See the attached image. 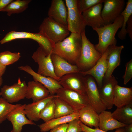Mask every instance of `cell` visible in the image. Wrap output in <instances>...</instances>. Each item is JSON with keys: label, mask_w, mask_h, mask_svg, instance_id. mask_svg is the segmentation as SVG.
Returning <instances> with one entry per match:
<instances>
[{"label": "cell", "mask_w": 132, "mask_h": 132, "mask_svg": "<svg viewBox=\"0 0 132 132\" xmlns=\"http://www.w3.org/2000/svg\"><path fill=\"white\" fill-rule=\"evenodd\" d=\"M29 39L37 42L47 55L52 53L55 43L43 33L39 32L37 33L23 31H12L8 33L0 41L1 44L16 39Z\"/></svg>", "instance_id": "cell-4"}, {"label": "cell", "mask_w": 132, "mask_h": 132, "mask_svg": "<svg viewBox=\"0 0 132 132\" xmlns=\"http://www.w3.org/2000/svg\"><path fill=\"white\" fill-rule=\"evenodd\" d=\"M101 12L105 25L113 23L124 9V0H105Z\"/></svg>", "instance_id": "cell-11"}, {"label": "cell", "mask_w": 132, "mask_h": 132, "mask_svg": "<svg viewBox=\"0 0 132 132\" xmlns=\"http://www.w3.org/2000/svg\"><path fill=\"white\" fill-rule=\"evenodd\" d=\"M105 0H77L78 8L82 13L94 6L104 2Z\"/></svg>", "instance_id": "cell-34"}, {"label": "cell", "mask_w": 132, "mask_h": 132, "mask_svg": "<svg viewBox=\"0 0 132 132\" xmlns=\"http://www.w3.org/2000/svg\"><path fill=\"white\" fill-rule=\"evenodd\" d=\"M127 27L126 31L127 33L130 38L131 40L132 41V15L130 16L127 22Z\"/></svg>", "instance_id": "cell-39"}, {"label": "cell", "mask_w": 132, "mask_h": 132, "mask_svg": "<svg viewBox=\"0 0 132 132\" xmlns=\"http://www.w3.org/2000/svg\"><path fill=\"white\" fill-rule=\"evenodd\" d=\"M68 11L67 26L71 33H81L86 26L82 13L78 8L77 0H65Z\"/></svg>", "instance_id": "cell-6"}, {"label": "cell", "mask_w": 132, "mask_h": 132, "mask_svg": "<svg viewBox=\"0 0 132 132\" xmlns=\"http://www.w3.org/2000/svg\"><path fill=\"white\" fill-rule=\"evenodd\" d=\"M39 30V32L55 43L66 38L70 32L67 26L58 23L48 17L44 19Z\"/></svg>", "instance_id": "cell-5"}, {"label": "cell", "mask_w": 132, "mask_h": 132, "mask_svg": "<svg viewBox=\"0 0 132 132\" xmlns=\"http://www.w3.org/2000/svg\"><path fill=\"white\" fill-rule=\"evenodd\" d=\"M27 84L19 78L18 82L12 85H5L1 88V96L10 103L17 102L25 98Z\"/></svg>", "instance_id": "cell-10"}, {"label": "cell", "mask_w": 132, "mask_h": 132, "mask_svg": "<svg viewBox=\"0 0 132 132\" xmlns=\"http://www.w3.org/2000/svg\"><path fill=\"white\" fill-rule=\"evenodd\" d=\"M21 57L19 52H12L6 51L0 53V63L6 66L13 64L18 61Z\"/></svg>", "instance_id": "cell-31"}, {"label": "cell", "mask_w": 132, "mask_h": 132, "mask_svg": "<svg viewBox=\"0 0 132 132\" xmlns=\"http://www.w3.org/2000/svg\"><path fill=\"white\" fill-rule=\"evenodd\" d=\"M132 77V59L126 64L125 73L123 77L124 84H126Z\"/></svg>", "instance_id": "cell-36"}, {"label": "cell", "mask_w": 132, "mask_h": 132, "mask_svg": "<svg viewBox=\"0 0 132 132\" xmlns=\"http://www.w3.org/2000/svg\"><path fill=\"white\" fill-rule=\"evenodd\" d=\"M118 82L113 76L108 80L103 81L102 86L98 88L101 100L106 109H111L113 106L115 87Z\"/></svg>", "instance_id": "cell-20"}, {"label": "cell", "mask_w": 132, "mask_h": 132, "mask_svg": "<svg viewBox=\"0 0 132 132\" xmlns=\"http://www.w3.org/2000/svg\"><path fill=\"white\" fill-rule=\"evenodd\" d=\"M56 95L68 104L75 112L89 104L87 98L76 91L62 88Z\"/></svg>", "instance_id": "cell-9"}, {"label": "cell", "mask_w": 132, "mask_h": 132, "mask_svg": "<svg viewBox=\"0 0 132 132\" xmlns=\"http://www.w3.org/2000/svg\"><path fill=\"white\" fill-rule=\"evenodd\" d=\"M123 22V17L120 15L112 23L93 29L96 32L99 37L98 43L95 46V47L102 55L109 46L116 45L115 35L118 29L121 28Z\"/></svg>", "instance_id": "cell-2"}, {"label": "cell", "mask_w": 132, "mask_h": 132, "mask_svg": "<svg viewBox=\"0 0 132 132\" xmlns=\"http://www.w3.org/2000/svg\"><path fill=\"white\" fill-rule=\"evenodd\" d=\"M81 34V50L76 65L80 71H84L92 67L102 55L96 49L95 46L87 39L85 31L82 32Z\"/></svg>", "instance_id": "cell-3"}, {"label": "cell", "mask_w": 132, "mask_h": 132, "mask_svg": "<svg viewBox=\"0 0 132 132\" xmlns=\"http://www.w3.org/2000/svg\"><path fill=\"white\" fill-rule=\"evenodd\" d=\"M59 82L63 88L77 92L87 98L84 76L79 72L66 74L60 78Z\"/></svg>", "instance_id": "cell-12"}, {"label": "cell", "mask_w": 132, "mask_h": 132, "mask_svg": "<svg viewBox=\"0 0 132 132\" xmlns=\"http://www.w3.org/2000/svg\"><path fill=\"white\" fill-rule=\"evenodd\" d=\"M124 128L125 132H132V123L127 125Z\"/></svg>", "instance_id": "cell-42"}, {"label": "cell", "mask_w": 132, "mask_h": 132, "mask_svg": "<svg viewBox=\"0 0 132 132\" xmlns=\"http://www.w3.org/2000/svg\"><path fill=\"white\" fill-rule=\"evenodd\" d=\"M82 131L84 132H107L100 129L99 128H92L88 127L81 122L80 123ZM114 132H125L124 127L117 129Z\"/></svg>", "instance_id": "cell-37"}, {"label": "cell", "mask_w": 132, "mask_h": 132, "mask_svg": "<svg viewBox=\"0 0 132 132\" xmlns=\"http://www.w3.org/2000/svg\"><path fill=\"white\" fill-rule=\"evenodd\" d=\"M26 104H19L8 115L7 119L11 122L13 128L11 132H21L23 126L26 124L36 125L26 117L24 110Z\"/></svg>", "instance_id": "cell-13"}, {"label": "cell", "mask_w": 132, "mask_h": 132, "mask_svg": "<svg viewBox=\"0 0 132 132\" xmlns=\"http://www.w3.org/2000/svg\"><path fill=\"white\" fill-rule=\"evenodd\" d=\"M86 94L89 104L99 114L106 108L102 102L98 88L94 78L92 76H84Z\"/></svg>", "instance_id": "cell-7"}, {"label": "cell", "mask_w": 132, "mask_h": 132, "mask_svg": "<svg viewBox=\"0 0 132 132\" xmlns=\"http://www.w3.org/2000/svg\"><path fill=\"white\" fill-rule=\"evenodd\" d=\"M68 126V123L57 126L50 130V132H66Z\"/></svg>", "instance_id": "cell-38"}, {"label": "cell", "mask_w": 132, "mask_h": 132, "mask_svg": "<svg viewBox=\"0 0 132 132\" xmlns=\"http://www.w3.org/2000/svg\"><path fill=\"white\" fill-rule=\"evenodd\" d=\"M18 68L31 75L33 77L34 80L43 85L49 90L50 95L56 94L59 90L62 88L59 81L51 77H45L37 73L28 65L21 66Z\"/></svg>", "instance_id": "cell-15"}, {"label": "cell", "mask_w": 132, "mask_h": 132, "mask_svg": "<svg viewBox=\"0 0 132 132\" xmlns=\"http://www.w3.org/2000/svg\"><path fill=\"white\" fill-rule=\"evenodd\" d=\"M124 48L123 45L111 46L108 48V51L107 58V68L103 81L109 80L112 76L115 69L119 65L121 53Z\"/></svg>", "instance_id": "cell-17"}, {"label": "cell", "mask_w": 132, "mask_h": 132, "mask_svg": "<svg viewBox=\"0 0 132 132\" xmlns=\"http://www.w3.org/2000/svg\"><path fill=\"white\" fill-rule=\"evenodd\" d=\"M51 57L55 73L60 78L69 73L80 71L77 65L70 63L56 54L52 53Z\"/></svg>", "instance_id": "cell-19"}, {"label": "cell", "mask_w": 132, "mask_h": 132, "mask_svg": "<svg viewBox=\"0 0 132 132\" xmlns=\"http://www.w3.org/2000/svg\"><path fill=\"white\" fill-rule=\"evenodd\" d=\"M99 128L105 131L124 127L127 125L115 119L110 111L104 110L99 114Z\"/></svg>", "instance_id": "cell-25"}, {"label": "cell", "mask_w": 132, "mask_h": 132, "mask_svg": "<svg viewBox=\"0 0 132 132\" xmlns=\"http://www.w3.org/2000/svg\"><path fill=\"white\" fill-rule=\"evenodd\" d=\"M132 14V0H128L126 3L125 8L120 15L123 17V22L121 29L118 33V36L119 38L121 40L126 38L127 33L126 29V25L129 18Z\"/></svg>", "instance_id": "cell-30"}, {"label": "cell", "mask_w": 132, "mask_h": 132, "mask_svg": "<svg viewBox=\"0 0 132 132\" xmlns=\"http://www.w3.org/2000/svg\"><path fill=\"white\" fill-rule=\"evenodd\" d=\"M78 112L79 119L83 124L91 128H99V114L89 104L82 108Z\"/></svg>", "instance_id": "cell-24"}, {"label": "cell", "mask_w": 132, "mask_h": 132, "mask_svg": "<svg viewBox=\"0 0 132 132\" xmlns=\"http://www.w3.org/2000/svg\"><path fill=\"white\" fill-rule=\"evenodd\" d=\"M50 95L48 89L39 82L33 80L28 83L25 98L31 99L33 102L43 99Z\"/></svg>", "instance_id": "cell-22"}, {"label": "cell", "mask_w": 132, "mask_h": 132, "mask_svg": "<svg viewBox=\"0 0 132 132\" xmlns=\"http://www.w3.org/2000/svg\"><path fill=\"white\" fill-rule=\"evenodd\" d=\"M82 42L81 33H71L69 36L55 43L52 53L76 65L81 53Z\"/></svg>", "instance_id": "cell-1"}, {"label": "cell", "mask_w": 132, "mask_h": 132, "mask_svg": "<svg viewBox=\"0 0 132 132\" xmlns=\"http://www.w3.org/2000/svg\"><path fill=\"white\" fill-rule=\"evenodd\" d=\"M6 67V66L3 65L0 63V77H2L5 72Z\"/></svg>", "instance_id": "cell-41"}, {"label": "cell", "mask_w": 132, "mask_h": 132, "mask_svg": "<svg viewBox=\"0 0 132 132\" xmlns=\"http://www.w3.org/2000/svg\"><path fill=\"white\" fill-rule=\"evenodd\" d=\"M114 118L126 125L132 123V102L120 108H117L112 113Z\"/></svg>", "instance_id": "cell-27"}, {"label": "cell", "mask_w": 132, "mask_h": 132, "mask_svg": "<svg viewBox=\"0 0 132 132\" xmlns=\"http://www.w3.org/2000/svg\"><path fill=\"white\" fill-rule=\"evenodd\" d=\"M54 99L55 105V118L68 115L75 112L68 104L57 96Z\"/></svg>", "instance_id": "cell-29"}, {"label": "cell", "mask_w": 132, "mask_h": 132, "mask_svg": "<svg viewBox=\"0 0 132 132\" xmlns=\"http://www.w3.org/2000/svg\"><path fill=\"white\" fill-rule=\"evenodd\" d=\"M56 96V95H50L46 98L40 100L26 104L24 110L27 118L32 121H36L39 120L42 111L49 101Z\"/></svg>", "instance_id": "cell-21"}, {"label": "cell", "mask_w": 132, "mask_h": 132, "mask_svg": "<svg viewBox=\"0 0 132 132\" xmlns=\"http://www.w3.org/2000/svg\"><path fill=\"white\" fill-rule=\"evenodd\" d=\"M102 6V3H99L82 12L86 26H90L93 29L105 25L101 14Z\"/></svg>", "instance_id": "cell-18"}, {"label": "cell", "mask_w": 132, "mask_h": 132, "mask_svg": "<svg viewBox=\"0 0 132 132\" xmlns=\"http://www.w3.org/2000/svg\"><path fill=\"white\" fill-rule=\"evenodd\" d=\"M3 82V79L2 77H0V87L1 85Z\"/></svg>", "instance_id": "cell-43"}, {"label": "cell", "mask_w": 132, "mask_h": 132, "mask_svg": "<svg viewBox=\"0 0 132 132\" xmlns=\"http://www.w3.org/2000/svg\"><path fill=\"white\" fill-rule=\"evenodd\" d=\"M62 0H52L48 10V17L55 21L67 26L68 11Z\"/></svg>", "instance_id": "cell-16"}, {"label": "cell", "mask_w": 132, "mask_h": 132, "mask_svg": "<svg viewBox=\"0 0 132 132\" xmlns=\"http://www.w3.org/2000/svg\"><path fill=\"white\" fill-rule=\"evenodd\" d=\"M54 98L46 105L40 114L39 118L44 122L55 118V105Z\"/></svg>", "instance_id": "cell-32"}, {"label": "cell", "mask_w": 132, "mask_h": 132, "mask_svg": "<svg viewBox=\"0 0 132 132\" xmlns=\"http://www.w3.org/2000/svg\"><path fill=\"white\" fill-rule=\"evenodd\" d=\"M108 51V48L91 68L86 71L79 72L83 76L89 75L93 77L97 83L98 88L102 85L103 79L107 70L108 64L107 58Z\"/></svg>", "instance_id": "cell-14"}, {"label": "cell", "mask_w": 132, "mask_h": 132, "mask_svg": "<svg viewBox=\"0 0 132 132\" xmlns=\"http://www.w3.org/2000/svg\"><path fill=\"white\" fill-rule=\"evenodd\" d=\"M13 0H0V11L3 9Z\"/></svg>", "instance_id": "cell-40"}, {"label": "cell", "mask_w": 132, "mask_h": 132, "mask_svg": "<svg viewBox=\"0 0 132 132\" xmlns=\"http://www.w3.org/2000/svg\"><path fill=\"white\" fill-rule=\"evenodd\" d=\"M19 104L10 103L2 97H0V124L7 119L8 114Z\"/></svg>", "instance_id": "cell-33"}, {"label": "cell", "mask_w": 132, "mask_h": 132, "mask_svg": "<svg viewBox=\"0 0 132 132\" xmlns=\"http://www.w3.org/2000/svg\"><path fill=\"white\" fill-rule=\"evenodd\" d=\"M51 53L47 55L39 47L33 54L32 58L38 65L37 73L42 76L51 77L59 81L60 78L55 75L52 62Z\"/></svg>", "instance_id": "cell-8"}, {"label": "cell", "mask_w": 132, "mask_h": 132, "mask_svg": "<svg viewBox=\"0 0 132 132\" xmlns=\"http://www.w3.org/2000/svg\"><path fill=\"white\" fill-rule=\"evenodd\" d=\"M1 96V92H0V96Z\"/></svg>", "instance_id": "cell-44"}, {"label": "cell", "mask_w": 132, "mask_h": 132, "mask_svg": "<svg viewBox=\"0 0 132 132\" xmlns=\"http://www.w3.org/2000/svg\"><path fill=\"white\" fill-rule=\"evenodd\" d=\"M83 132V131H82V132Z\"/></svg>", "instance_id": "cell-45"}, {"label": "cell", "mask_w": 132, "mask_h": 132, "mask_svg": "<svg viewBox=\"0 0 132 132\" xmlns=\"http://www.w3.org/2000/svg\"><path fill=\"white\" fill-rule=\"evenodd\" d=\"M132 102V87L115 86L114 91L113 103L117 108H120Z\"/></svg>", "instance_id": "cell-23"}, {"label": "cell", "mask_w": 132, "mask_h": 132, "mask_svg": "<svg viewBox=\"0 0 132 132\" xmlns=\"http://www.w3.org/2000/svg\"><path fill=\"white\" fill-rule=\"evenodd\" d=\"M81 122L79 119H74L69 122L66 132H81L82 130L80 125Z\"/></svg>", "instance_id": "cell-35"}, {"label": "cell", "mask_w": 132, "mask_h": 132, "mask_svg": "<svg viewBox=\"0 0 132 132\" xmlns=\"http://www.w3.org/2000/svg\"><path fill=\"white\" fill-rule=\"evenodd\" d=\"M31 1L30 0H13L2 11L7 12L8 16L13 14L22 13L28 8V5Z\"/></svg>", "instance_id": "cell-28"}, {"label": "cell", "mask_w": 132, "mask_h": 132, "mask_svg": "<svg viewBox=\"0 0 132 132\" xmlns=\"http://www.w3.org/2000/svg\"><path fill=\"white\" fill-rule=\"evenodd\" d=\"M79 119L78 112H75L67 116L54 118L39 125L40 131L46 132L57 126L67 123L71 121Z\"/></svg>", "instance_id": "cell-26"}]
</instances>
